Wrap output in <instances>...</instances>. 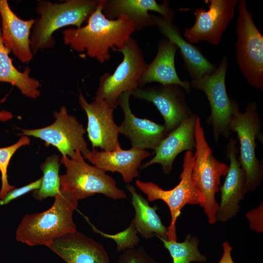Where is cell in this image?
I'll list each match as a JSON object with an SVG mask.
<instances>
[{
    "label": "cell",
    "mask_w": 263,
    "mask_h": 263,
    "mask_svg": "<svg viewBox=\"0 0 263 263\" xmlns=\"http://www.w3.org/2000/svg\"><path fill=\"white\" fill-rule=\"evenodd\" d=\"M30 142L28 136L22 135L16 143L6 147L0 148V171L1 180L0 199L3 198L9 191L15 188V186L10 185L8 181L7 168L12 157L19 148L29 145Z\"/></svg>",
    "instance_id": "cell-28"
},
{
    "label": "cell",
    "mask_w": 263,
    "mask_h": 263,
    "mask_svg": "<svg viewBox=\"0 0 263 263\" xmlns=\"http://www.w3.org/2000/svg\"><path fill=\"white\" fill-rule=\"evenodd\" d=\"M261 122L257 104L249 103L244 113L233 114L229 122L230 132H236L240 143L239 160L246 177L244 189L246 194L254 191L263 179V166L255 153L256 139L261 135Z\"/></svg>",
    "instance_id": "cell-8"
},
{
    "label": "cell",
    "mask_w": 263,
    "mask_h": 263,
    "mask_svg": "<svg viewBox=\"0 0 263 263\" xmlns=\"http://www.w3.org/2000/svg\"><path fill=\"white\" fill-rule=\"evenodd\" d=\"M116 51L123 54V59L112 74L106 73L101 76L94 98L105 100L113 109L118 106V99L123 93L139 87L148 65L137 41L132 37Z\"/></svg>",
    "instance_id": "cell-7"
},
{
    "label": "cell",
    "mask_w": 263,
    "mask_h": 263,
    "mask_svg": "<svg viewBox=\"0 0 263 263\" xmlns=\"http://www.w3.org/2000/svg\"><path fill=\"white\" fill-rule=\"evenodd\" d=\"M194 161L192 151H187L184 156L183 170L179 183L170 190H165L151 182L135 181L136 187L147 195L148 201L157 200L164 201L168 206L171 216L167 227L168 240L177 241L176 223L182 208L187 204H199L201 207L205 200L193 183L191 173Z\"/></svg>",
    "instance_id": "cell-6"
},
{
    "label": "cell",
    "mask_w": 263,
    "mask_h": 263,
    "mask_svg": "<svg viewBox=\"0 0 263 263\" xmlns=\"http://www.w3.org/2000/svg\"><path fill=\"white\" fill-rule=\"evenodd\" d=\"M59 156L53 154L47 157L40 166L43 176L39 188L33 192V196L41 201L48 197H54L60 188Z\"/></svg>",
    "instance_id": "cell-27"
},
{
    "label": "cell",
    "mask_w": 263,
    "mask_h": 263,
    "mask_svg": "<svg viewBox=\"0 0 263 263\" xmlns=\"http://www.w3.org/2000/svg\"><path fill=\"white\" fill-rule=\"evenodd\" d=\"M263 203L258 208L247 212L246 216L250 222V227L257 232H263Z\"/></svg>",
    "instance_id": "cell-32"
},
{
    "label": "cell",
    "mask_w": 263,
    "mask_h": 263,
    "mask_svg": "<svg viewBox=\"0 0 263 263\" xmlns=\"http://www.w3.org/2000/svg\"><path fill=\"white\" fill-rule=\"evenodd\" d=\"M1 38L4 45L22 62L32 60L31 29L36 20H23L13 12L6 0H0Z\"/></svg>",
    "instance_id": "cell-18"
},
{
    "label": "cell",
    "mask_w": 263,
    "mask_h": 263,
    "mask_svg": "<svg viewBox=\"0 0 263 263\" xmlns=\"http://www.w3.org/2000/svg\"><path fill=\"white\" fill-rule=\"evenodd\" d=\"M131 91L123 93L118 99L124 114V118L119 126V133L128 137L132 147L155 150L168 135L164 125L148 119L136 117L132 113L129 104Z\"/></svg>",
    "instance_id": "cell-17"
},
{
    "label": "cell",
    "mask_w": 263,
    "mask_h": 263,
    "mask_svg": "<svg viewBox=\"0 0 263 263\" xmlns=\"http://www.w3.org/2000/svg\"><path fill=\"white\" fill-rule=\"evenodd\" d=\"M195 153L191 178L195 186L203 195L205 201L201 207L210 224H215L219 204L215 200V194L220 190V179L225 176L229 166L217 160L207 143L197 116L194 131Z\"/></svg>",
    "instance_id": "cell-4"
},
{
    "label": "cell",
    "mask_w": 263,
    "mask_h": 263,
    "mask_svg": "<svg viewBox=\"0 0 263 263\" xmlns=\"http://www.w3.org/2000/svg\"><path fill=\"white\" fill-rule=\"evenodd\" d=\"M155 25L160 32L179 49L185 66L193 80L212 73L216 67L210 62L200 50L182 36L180 29L162 17L154 16Z\"/></svg>",
    "instance_id": "cell-22"
},
{
    "label": "cell",
    "mask_w": 263,
    "mask_h": 263,
    "mask_svg": "<svg viewBox=\"0 0 263 263\" xmlns=\"http://www.w3.org/2000/svg\"><path fill=\"white\" fill-rule=\"evenodd\" d=\"M227 67V58L224 56L219 67L212 73L191 80L190 83L193 88L203 91L207 97L211 109L207 122L212 126L214 139L216 142L220 135L229 137L230 119L239 111L238 104L228 96L226 92L225 76Z\"/></svg>",
    "instance_id": "cell-10"
},
{
    "label": "cell",
    "mask_w": 263,
    "mask_h": 263,
    "mask_svg": "<svg viewBox=\"0 0 263 263\" xmlns=\"http://www.w3.org/2000/svg\"><path fill=\"white\" fill-rule=\"evenodd\" d=\"M224 252L218 263H235L232 259L231 252L233 249L227 241L223 244Z\"/></svg>",
    "instance_id": "cell-33"
},
{
    "label": "cell",
    "mask_w": 263,
    "mask_h": 263,
    "mask_svg": "<svg viewBox=\"0 0 263 263\" xmlns=\"http://www.w3.org/2000/svg\"><path fill=\"white\" fill-rule=\"evenodd\" d=\"M78 200L72 191L60 187L50 208L24 216L16 231L17 241L30 246H48L56 239L76 231L73 213Z\"/></svg>",
    "instance_id": "cell-2"
},
{
    "label": "cell",
    "mask_w": 263,
    "mask_h": 263,
    "mask_svg": "<svg viewBox=\"0 0 263 263\" xmlns=\"http://www.w3.org/2000/svg\"><path fill=\"white\" fill-rule=\"evenodd\" d=\"M236 58L248 83L258 89L263 87V37L255 24L246 2L238 3Z\"/></svg>",
    "instance_id": "cell-9"
},
{
    "label": "cell",
    "mask_w": 263,
    "mask_h": 263,
    "mask_svg": "<svg viewBox=\"0 0 263 263\" xmlns=\"http://www.w3.org/2000/svg\"><path fill=\"white\" fill-rule=\"evenodd\" d=\"M126 188L132 195L131 203L135 211V216L131 223L137 232L146 239L158 236L168 240L167 227L162 224L156 213L157 206H150L148 201L139 194L133 186L127 185Z\"/></svg>",
    "instance_id": "cell-24"
},
{
    "label": "cell",
    "mask_w": 263,
    "mask_h": 263,
    "mask_svg": "<svg viewBox=\"0 0 263 263\" xmlns=\"http://www.w3.org/2000/svg\"><path fill=\"white\" fill-rule=\"evenodd\" d=\"M60 163L66 168L59 175L60 187L72 191L78 200L96 193L102 194L113 200L125 199L127 195L116 186V181L100 169L88 164L79 151L71 158L62 156Z\"/></svg>",
    "instance_id": "cell-5"
},
{
    "label": "cell",
    "mask_w": 263,
    "mask_h": 263,
    "mask_svg": "<svg viewBox=\"0 0 263 263\" xmlns=\"http://www.w3.org/2000/svg\"><path fill=\"white\" fill-rule=\"evenodd\" d=\"M41 181L42 177L20 188H14L9 191L3 198L0 199V205L3 206L6 205L12 201L31 191L38 189L40 186Z\"/></svg>",
    "instance_id": "cell-31"
},
{
    "label": "cell",
    "mask_w": 263,
    "mask_h": 263,
    "mask_svg": "<svg viewBox=\"0 0 263 263\" xmlns=\"http://www.w3.org/2000/svg\"><path fill=\"white\" fill-rule=\"evenodd\" d=\"M54 116L55 120L51 125L36 129H22L20 134L40 139L46 145L56 147L62 156L72 158L79 151L85 158L90 150L84 137L86 130L82 124L68 113L65 106L55 112Z\"/></svg>",
    "instance_id": "cell-11"
},
{
    "label": "cell",
    "mask_w": 263,
    "mask_h": 263,
    "mask_svg": "<svg viewBox=\"0 0 263 263\" xmlns=\"http://www.w3.org/2000/svg\"><path fill=\"white\" fill-rule=\"evenodd\" d=\"M149 11L158 13L165 20L172 22L175 17L174 11L168 1L160 4L155 0H104L102 12L109 19L126 17L133 24L135 30L155 25L154 16Z\"/></svg>",
    "instance_id": "cell-15"
},
{
    "label": "cell",
    "mask_w": 263,
    "mask_h": 263,
    "mask_svg": "<svg viewBox=\"0 0 263 263\" xmlns=\"http://www.w3.org/2000/svg\"><path fill=\"white\" fill-rule=\"evenodd\" d=\"M48 247L67 263H111L102 244L77 230L56 239Z\"/></svg>",
    "instance_id": "cell-19"
},
{
    "label": "cell",
    "mask_w": 263,
    "mask_h": 263,
    "mask_svg": "<svg viewBox=\"0 0 263 263\" xmlns=\"http://www.w3.org/2000/svg\"><path fill=\"white\" fill-rule=\"evenodd\" d=\"M150 155L146 150L133 147L127 150L101 151L93 148L85 158L105 172L120 173L124 182L129 183L139 176L142 161Z\"/></svg>",
    "instance_id": "cell-21"
},
{
    "label": "cell",
    "mask_w": 263,
    "mask_h": 263,
    "mask_svg": "<svg viewBox=\"0 0 263 263\" xmlns=\"http://www.w3.org/2000/svg\"><path fill=\"white\" fill-rule=\"evenodd\" d=\"M103 3L104 0H100L87 25L62 31L66 45L78 52L86 51L100 63L110 59V49L116 51L123 48L135 31L133 23L125 16L108 19L102 12Z\"/></svg>",
    "instance_id": "cell-1"
},
{
    "label": "cell",
    "mask_w": 263,
    "mask_h": 263,
    "mask_svg": "<svg viewBox=\"0 0 263 263\" xmlns=\"http://www.w3.org/2000/svg\"><path fill=\"white\" fill-rule=\"evenodd\" d=\"M177 49L176 45L168 39L160 40L156 55L153 61L148 64L139 81V87L158 82L162 85H177L189 93L190 83L182 80L176 70L175 56Z\"/></svg>",
    "instance_id": "cell-23"
},
{
    "label": "cell",
    "mask_w": 263,
    "mask_h": 263,
    "mask_svg": "<svg viewBox=\"0 0 263 263\" xmlns=\"http://www.w3.org/2000/svg\"><path fill=\"white\" fill-rule=\"evenodd\" d=\"M182 89L177 85L139 87L132 91L131 95L151 102L163 116L164 125L169 133L192 114L185 101Z\"/></svg>",
    "instance_id": "cell-13"
},
{
    "label": "cell",
    "mask_w": 263,
    "mask_h": 263,
    "mask_svg": "<svg viewBox=\"0 0 263 263\" xmlns=\"http://www.w3.org/2000/svg\"><path fill=\"white\" fill-rule=\"evenodd\" d=\"M163 243L164 247L169 251L173 263H190L192 262L205 263L207 258L198 250L199 238L189 234L183 242L168 240L156 236Z\"/></svg>",
    "instance_id": "cell-26"
},
{
    "label": "cell",
    "mask_w": 263,
    "mask_h": 263,
    "mask_svg": "<svg viewBox=\"0 0 263 263\" xmlns=\"http://www.w3.org/2000/svg\"><path fill=\"white\" fill-rule=\"evenodd\" d=\"M13 117V115L10 112L5 110L0 111V121H6Z\"/></svg>",
    "instance_id": "cell-34"
},
{
    "label": "cell",
    "mask_w": 263,
    "mask_h": 263,
    "mask_svg": "<svg viewBox=\"0 0 263 263\" xmlns=\"http://www.w3.org/2000/svg\"><path fill=\"white\" fill-rule=\"evenodd\" d=\"M208 6L196 9L193 26L186 28L184 36L190 43L207 41L213 45L221 42L224 31L232 19L238 0H206Z\"/></svg>",
    "instance_id": "cell-12"
},
{
    "label": "cell",
    "mask_w": 263,
    "mask_h": 263,
    "mask_svg": "<svg viewBox=\"0 0 263 263\" xmlns=\"http://www.w3.org/2000/svg\"><path fill=\"white\" fill-rule=\"evenodd\" d=\"M78 100L87 114L86 131L93 148L99 147L104 151L121 149L118 141L119 126L113 119L114 109L103 99H94L93 102L89 103L81 94Z\"/></svg>",
    "instance_id": "cell-14"
},
{
    "label": "cell",
    "mask_w": 263,
    "mask_h": 263,
    "mask_svg": "<svg viewBox=\"0 0 263 263\" xmlns=\"http://www.w3.org/2000/svg\"><path fill=\"white\" fill-rule=\"evenodd\" d=\"M10 52L1 40L0 18V82L16 86L23 95L28 97L35 99L39 96L40 82L30 77L29 67H26L23 72H20L14 66L9 56Z\"/></svg>",
    "instance_id": "cell-25"
},
{
    "label": "cell",
    "mask_w": 263,
    "mask_h": 263,
    "mask_svg": "<svg viewBox=\"0 0 263 263\" xmlns=\"http://www.w3.org/2000/svg\"><path fill=\"white\" fill-rule=\"evenodd\" d=\"M83 216L94 232L99 234L104 238L112 239L115 242L116 244V250L118 252L134 248L139 243L140 239L137 235V232L132 223L124 230L114 234H110L97 228L90 222L88 217L84 215Z\"/></svg>",
    "instance_id": "cell-29"
},
{
    "label": "cell",
    "mask_w": 263,
    "mask_h": 263,
    "mask_svg": "<svg viewBox=\"0 0 263 263\" xmlns=\"http://www.w3.org/2000/svg\"><path fill=\"white\" fill-rule=\"evenodd\" d=\"M238 153L236 141L231 137L226 146V155L230 166L224 183L219 188L221 202L216 213V221L226 222L236 215L240 209L239 202L246 194L245 173L241 166Z\"/></svg>",
    "instance_id": "cell-16"
},
{
    "label": "cell",
    "mask_w": 263,
    "mask_h": 263,
    "mask_svg": "<svg viewBox=\"0 0 263 263\" xmlns=\"http://www.w3.org/2000/svg\"><path fill=\"white\" fill-rule=\"evenodd\" d=\"M100 0H69L62 3L40 0L36 8L39 18L36 20L30 36L33 54L52 48L55 44L54 33L69 25L82 27L99 3Z\"/></svg>",
    "instance_id": "cell-3"
},
{
    "label": "cell",
    "mask_w": 263,
    "mask_h": 263,
    "mask_svg": "<svg viewBox=\"0 0 263 263\" xmlns=\"http://www.w3.org/2000/svg\"><path fill=\"white\" fill-rule=\"evenodd\" d=\"M197 115L192 114L173 131L169 132L154 150V156L141 166L145 169L159 164L163 172L169 174L176 156L184 150L192 151L195 149V126Z\"/></svg>",
    "instance_id": "cell-20"
},
{
    "label": "cell",
    "mask_w": 263,
    "mask_h": 263,
    "mask_svg": "<svg viewBox=\"0 0 263 263\" xmlns=\"http://www.w3.org/2000/svg\"><path fill=\"white\" fill-rule=\"evenodd\" d=\"M116 263H158L147 252L143 246L125 250Z\"/></svg>",
    "instance_id": "cell-30"
}]
</instances>
